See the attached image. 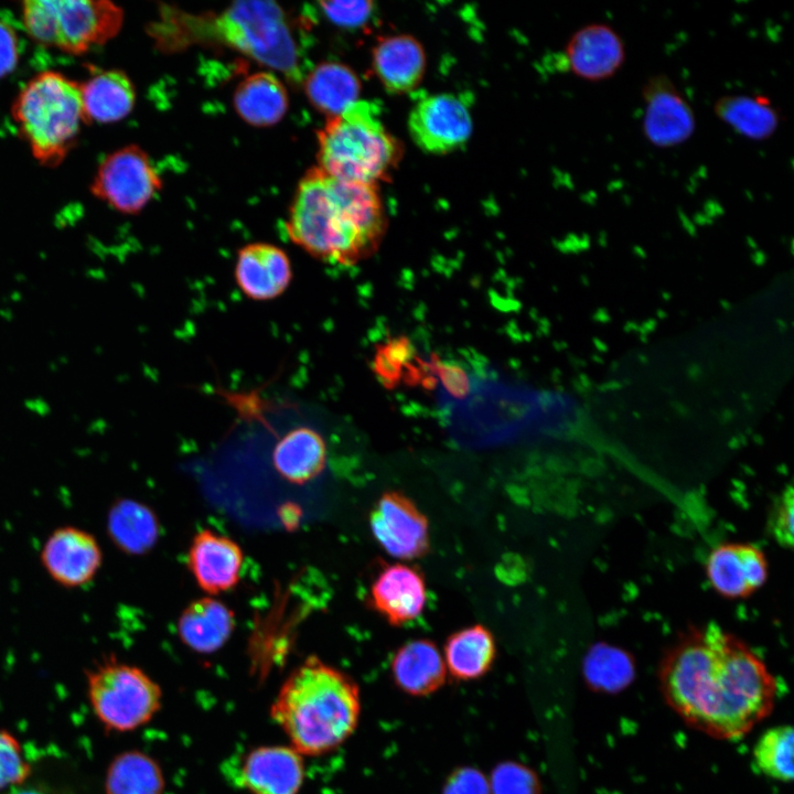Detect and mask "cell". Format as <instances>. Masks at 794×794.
Segmentation results:
<instances>
[{
  "label": "cell",
  "instance_id": "23",
  "mask_svg": "<svg viewBox=\"0 0 794 794\" xmlns=\"http://www.w3.org/2000/svg\"><path fill=\"white\" fill-rule=\"evenodd\" d=\"M83 109L87 125L112 124L126 118L136 104V88L120 69H95L81 83Z\"/></svg>",
  "mask_w": 794,
  "mask_h": 794
},
{
  "label": "cell",
  "instance_id": "28",
  "mask_svg": "<svg viewBox=\"0 0 794 794\" xmlns=\"http://www.w3.org/2000/svg\"><path fill=\"white\" fill-rule=\"evenodd\" d=\"M310 104L326 118L336 116L355 104L361 82L347 65L328 61L314 66L302 79Z\"/></svg>",
  "mask_w": 794,
  "mask_h": 794
},
{
  "label": "cell",
  "instance_id": "1",
  "mask_svg": "<svg viewBox=\"0 0 794 794\" xmlns=\"http://www.w3.org/2000/svg\"><path fill=\"white\" fill-rule=\"evenodd\" d=\"M662 694L691 728L717 739L747 734L771 712L776 682L745 643L717 625L691 629L662 659Z\"/></svg>",
  "mask_w": 794,
  "mask_h": 794
},
{
  "label": "cell",
  "instance_id": "19",
  "mask_svg": "<svg viewBox=\"0 0 794 794\" xmlns=\"http://www.w3.org/2000/svg\"><path fill=\"white\" fill-rule=\"evenodd\" d=\"M287 253L269 243H251L236 257L234 277L237 287L250 300L269 301L280 297L292 280Z\"/></svg>",
  "mask_w": 794,
  "mask_h": 794
},
{
  "label": "cell",
  "instance_id": "25",
  "mask_svg": "<svg viewBox=\"0 0 794 794\" xmlns=\"http://www.w3.org/2000/svg\"><path fill=\"white\" fill-rule=\"evenodd\" d=\"M496 654L495 637L482 624L469 625L450 634L442 653L448 674L461 682L484 677L491 670Z\"/></svg>",
  "mask_w": 794,
  "mask_h": 794
},
{
  "label": "cell",
  "instance_id": "22",
  "mask_svg": "<svg viewBox=\"0 0 794 794\" xmlns=\"http://www.w3.org/2000/svg\"><path fill=\"white\" fill-rule=\"evenodd\" d=\"M373 69L383 87L390 94H405L420 83L426 55L421 44L406 34L378 41L373 50Z\"/></svg>",
  "mask_w": 794,
  "mask_h": 794
},
{
  "label": "cell",
  "instance_id": "36",
  "mask_svg": "<svg viewBox=\"0 0 794 794\" xmlns=\"http://www.w3.org/2000/svg\"><path fill=\"white\" fill-rule=\"evenodd\" d=\"M442 794H491L489 779L479 769L459 768L448 776Z\"/></svg>",
  "mask_w": 794,
  "mask_h": 794
},
{
  "label": "cell",
  "instance_id": "30",
  "mask_svg": "<svg viewBox=\"0 0 794 794\" xmlns=\"http://www.w3.org/2000/svg\"><path fill=\"white\" fill-rule=\"evenodd\" d=\"M165 777L159 762L139 749L116 754L104 781L105 794H163Z\"/></svg>",
  "mask_w": 794,
  "mask_h": 794
},
{
  "label": "cell",
  "instance_id": "16",
  "mask_svg": "<svg viewBox=\"0 0 794 794\" xmlns=\"http://www.w3.org/2000/svg\"><path fill=\"white\" fill-rule=\"evenodd\" d=\"M625 43L620 33L604 22L582 25L570 36L565 58L581 79L601 82L614 76L625 63Z\"/></svg>",
  "mask_w": 794,
  "mask_h": 794
},
{
  "label": "cell",
  "instance_id": "6",
  "mask_svg": "<svg viewBox=\"0 0 794 794\" xmlns=\"http://www.w3.org/2000/svg\"><path fill=\"white\" fill-rule=\"evenodd\" d=\"M400 153L379 108L367 100L326 118L318 132V167L344 181L376 185L395 168Z\"/></svg>",
  "mask_w": 794,
  "mask_h": 794
},
{
  "label": "cell",
  "instance_id": "29",
  "mask_svg": "<svg viewBox=\"0 0 794 794\" xmlns=\"http://www.w3.org/2000/svg\"><path fill=\"white\" fill-rule=\"evenodd\" d=\"M713 112L737 133L754 141L771 138L782 120L779 108L759 94L722 95L713 103Z\"/></svg>",
  "mask_w": 794,
  "mask_h": 794
},
{
  "label": "cell",
  "instance_id": "2",
  "mask_svg": "<svg viewBox=\"0 0 794 794\" xmlns=\"http://www.w3.org/2000/svg\"><path fill=\"white\" fill-rule=\"evenodd\" d=\"M286 228L315 259L348 266L377 249L386 218L375 184L344 181L314 167L296 189Z\"/></svg>",
  "mask_w": 794,
  "mask_h": 794
},
{
  "label": "cell",
  "instance_id": "39",
  "mask_svg": "<svg viewBox=\"0 0 794 794\" xmlns=\"http://www.w3.org/2000/svg\"><path fill=\"white\" fill-rule=\"evenodd\" d=\"M2 794H57V793L47 786L37 785V784H28L25 782L23 784L11 787L10 790L6 791Z\"/></svg>",
  "mask_w": 794,
  "mask_h": 794
},
{
  "label": "cell",
  "instance_id": "20",
  "mask_svg": "<svg viewBox=\"0 0 794 794\" xmlns=\"http://www.w3.org/2000/svg\"><path fill=\"white\" fill-rule=\"evenodd\" d=\"M390 674L398 689L412 697H426L447 680V667L438 645L415 639L400 645L390 661Z\"/></svg>",
  "mask_w": 794,
  "mask_h": 794
},
{
  "label": "cell",
  "instance_id": "32",
  "mask_svg": "<svg viewBox=\"0 0 794 794\" xmlns=\"http://www.w3.org/2000/svg\"><path fill=\"white\" fill-rule=\"evenodd\" d=\"M793 729L780 725L765 730L753 748V760L761 773L788 782L793 777Z\"/></svg>",
  "mask_w": 794,
  "mask_h": 794
},
{
  "label": "cell",
  "instance_id": "21",
  "mask_svg": "<svg viewBox=\"0 0 794 794\" xmlns=\"http://www.w3.org/2000/svg\"><path fill=\"white\" fill-rule=\"evenodd\" d=\"M182 643L198 654L221 650L235 629L234 612L222 601L208 596L190 602L178 619Z\"/></svg>",
  "mask_w": 794,
  "mask_h": 794
},
{
  "label": "cell",
  "instance_id": "14",
  "mask_svg": "<svg viewBox=\"0 0 794 794\" xmlns=\"http://www.w3.org/2000/svg\"><path fill=\"white\" fill-rule=\"evenodd\" d=\"M230 775L248 794H298L305 766L290 745H259L239 758Z\"/></svg>",
  "mask_w": 794,
  "mask_h": 794
},
{
  "label": "cell",
  "instance_id": "37",
  "mask_svg": "<svg viewBox=\"0 0 794 794\" xmlns=\"http://www.w3.org/2000/svg\"><path fill=\"white\" fill-rule=\"evenodd\" d=\"M770 527L779 543L791 546L793 541V494L792 490L784 493L774 506Z\"/></svg>",
  "mask_w": 794,
  "mask_h": 794
},
{
  "label": "cell",
  "instance_id": "9",
  "mask_svg": "<svg viewBox=\"0 0 794 794\" xmlns=\"http://www.w3.org/2000/svg\"><path fill=\"white\" fill-rule=\"evenodd\" d=\"M162 182L149 155L129 144L108 154L98 165L90 192L122 214H137L161 190Z\"/></svg>",
  "mask_w": 794,
  "mask_h": 794
},
{
  "label": "cell",
  "instance_id": "10",
  "mask_svg": "<svg viewBox=\"0 0 794 794\" xmlns=\"http://www.w3.org/2000/svg\"><path fill=\"white\" fill-rule=\"evenodd\" d=\"M472 116L464 97L441 93L417 99L408 116L412 141L425 152L446 154L466 143L472 133Z\"/></svg>",
  "mask_w": 794,
  "mask_h": 794
},
{
  "label": "cell",
  "instance_id": "27",
  "mask_svg": "<svg viewBox=\"0 0 794 794\" xmlns=\"http://www.w3.org/2000/svg\"><path fill=\"white\" fill-rule=\"evenodd\" d=\"M238 116L255 127L278 124L289 107L282 82L271 72H257L242 81L233 97Z\"/></svg>",
  "mask_w": 794,
  "mask_h": 794
},
{
  "label": "cell",
  "instance_id": "40",
  "mask_svg": "<svg viewBox=\"0 0 794 794\" xmlns=\"http://www.w3.org/2000/svg\"><path fill=\"white\" fill-rule=\"evenodd\" d=\"M281 521L288 527H294L299 523V508L294 505H285L281 509Z\"/></svg>",
  "mask_w": 794,
  "mask_h": 794
},
{
  "label": "cell",
  "instance_id": "33",
  "mask_svg": "<svg viewBox=\"0 0 794 794\" xmlns=\"http://www.w3.org/2000/svg\"><path fill=\"white\" fill-rule=\"evenodd\" d=\"M31 771L32 766L18 738L0 728V794L25 783Z\"/></svg>",
  "mask_w": 794,
  "mask_h": 794
},
{
  "label": "cell",
  "instance_id": "26",
  "mask_svg": "<svg viewBox=\"0 0 794 794\" xmlns=\"http://www.w3.org/2000/svg\"><path fill=\"white\" fill-rule=\"evenodd\" d=\"M106 530L110 541L126 555L141 556L152 549L160 536L155 513L132 498L114 502L107 513Z\"/></svg>",
  "mask_w": 794,
  "mask_h": 794
},
{
  "label": "cell",
  "instance_id": "7",
  "mask_svg": "<svg viewBox=\"0 0 794 794\" xmlns=\"http://www.w3.org/2000/svg\"><path fill=\"white\" fill-rule=\"evenodd\" d=\"M86 696L108 733L132 732L149 723L162 707L160 685L142 668L114 655L85 670Z\"/></svg>",
  "mask_w": 794,
  "mask_h": 794
},
{
  "label": "cell",
  "instance_id": "3",
  "mask_svg": "<svg viewBox=\"0 0 794 794\" xmlns=\"http://www.w3.org/2000/svg\"><path fill=\"white\" fill-rule=\"evenodd\" d=\"M362 704L357 683L315 655L287 676L270 717L300 754L319 757L342 745L356 730Z\"/></svg>",
  "mask_w": 794,
  "mask_h": 794
},
{
  "label": "cell",
  "instance_id": "4",
  "mask_svg": "<svg viewBox=\"0 0 794 794\" xmlns=\"http://www.w3.org/2000/svg\"><path fill=\"white\" fill-rule=\"evenodd\" d=\"M11 114L34 159L47 168L62 163L87 125L81 83L55 71L33 76L15 97Z\"/></svg>",
  "mask_w": 794,
  "mask_h": 794
},
{
  "label": "cell",
  "instance_id": "13",
  "mask_svg": "<svg viewBox=\"0 0 794 794\" xmlns=\"http://www.w3.org/2000/svg\"><path fill=\"white\" fill-rule=\"evenodd\" d=\"M104 555L96 537L77 526L64 525L46 537L40 561L60 587L77 589L90 583L103 566Z\"/></svg>",
  "mask_w": 794,
  "mask_h": 794
},
{
  "label": "cell",
  "instance_id": "18",
  "mask_svg": "<svg viewBox=\"0 0 794 794\" xmlns=\"http://www.w3.org/2000/svg\"><path fill=\"white\" fill-rule=\"evenodd\" d=\"M706 576L713 590L721 596L744 598L765 582L768 562L764 554L751 544H722L708 555Z\"/></svg>",
  "mask_w": 794,
  "mask_h": 794
},
{
  "label": "cell",
  "instance_id": "12",
  "mask_svg": "<svg viewBox=\"0 0 794 794\" xmlns=\"http://www.w3.org/2000/svg\"><path fill=\"white\" fill-rule=\"evenodd\" d=\"M644 103L642 131L657 148H673L688 141L697 128L694 108L665 73L650 76L641 89Z\"/></svg>",
  "mask_w": 794,
  "mask_h": 794
},
{
  "label": "cell",
  "instance_id": "31",
  "mask_svg": "<svg viewBox=\"0 0 794 794\" xmlns=\"http://www.w3.org/2000/svg\"><path fill=\"white\" fill-rule=\"evenodd\" d=\"M635 675L631 656L607 644L593 646L583 661V676L594 690L618 693L627 687Z\"/></svg>",
  "mask_w": 794,
  "mask_h": 794
},
{
  "label": "cell",
  "instance_id": "11",
  "mask_svg": "<svg viewBox=\"0 0 794 794\" xmlns=\"http://www.w3.org/2000/svg\"><path fill=\"white\" fill-rule=\"evenodd\" d=\"M374 539L389 556L403 561L425 556L430 549L427 516L399 491L383 493L369 514Z\"/></svg>",
  "mask_w": 794,
  "mask_h": 794
},
{
  "label": "cell",
  "instance_id": "17",
  "mask_svg": "<svg viewBox=\"0 0 794 794\" xmlns=\"http://www.w3.org/2000/svg\"><path fill=\"white\" fill-rule=\"evenodd\" d=\"M244 554L233 539L210 529L196 533L187 551V567L197 586L213 597L239 581Z\"/></svg>",
  "mask_w": 794,
  "mask_h": 794
},
{
  "label": "cell",
  "instance_id": "34",
  "mask_svg": "<svg viewBox=\"0 0 794 794\" xmlns=\"http://www.w3.org/2000/svg\"><path fill=\"white\" fill-rule=\"evenodd\" d=\"M491 794H540L538 775L528 766L504 761L497 764L489 779Z\"/></svg>",
  "mask_w": 794,
  "mask_h": 794
},
{
  "label": "cell",
  "instance_id": "38",
  "mask_svg": "<svg viewBox=\"0 0 794 794\" xmlns=\"http://www.w3.org/2000/svg\"><path fill=\"white\" fill-rule=\"evenodd\" d=\"M19 56L20 43L15 30L0 20V79L15 69Z\"/></svg>",
  "mask_w": 794,
  "mask_h": 794
},
{
  "label": "cell",
  "instance_id": "8",
  "mask_svg": "<svg viewBox=\"0 0 794 794\" xmlns=\"http://www.w3.org/2000/svg\"><path fill=\"white\" fill-rule=\"evenodd\" d=\"M22 23L39 45L81 55L112 39L124 21L122 9L110 1L28 0Z\"/></svg>",
  "mask_w": 794,
  "mask_h": 794
},
{
  "label": "cell",
  "instance_id": "35",
  "mask_svg": "<svg viewBox=\"0 0 794 794\" xmlns=\"http://www.w3.org/2000/svg\"><path fill=\"white\" fill-rule=\"evenodd\" d=\"M319 6L329 21L346 29L365 25L374 12V4L369 1L319 2Z\"/></svg>",
  "mask_w": 794,
  "mask_h": 794
},
{
  "label": "cell",
  "instance_id": "24",
  "mask_svg": "<svg viewBox=\"0 0 794 794\" xmlns=\"http://www.w3.org/2000/svg\"><path fill=\"white\" fill-rule=\"evenodd\" d=\"M326 444L313 428L296 427L276 443L272 462L276 471L288 482L304 484L322 473L326 463Z\"/></svg>",
  "mask_w": 794,
  "mask_h": 794
},
{
  "label": "cell",
  "instance_id": "5",
  "mask_svg": "<svg viewBox=\"0 0 794 794\" xmlns=\"http://www.w3.org/2000/svg\"><path fill=\"white\" fill-rule=\"evenodd\" d=\"M187 29L194 30L190 37L217 41L302 83V57L290 19L272 1L234 2L221 13L194 18Z\"/></svg>",
  "mask_w": 794,
  "mask_h": 794
},
{
  "label": "cell",
  "instance_id": "15",
  "mask_svg": "<svg viewBox=\"0 0 794 794\" xmlns=\"http://www.w3.org/2000/svg\"><path fill=\"white\" fill-rule=\"evenodd\" d=\"M369 604L387 623L401 626L417 619L427 602L425 576L416 567L385 564L369 589Z\"/></svg>",
  "mask_w": 794,
  "mask_h": 794
}]
</instances>
